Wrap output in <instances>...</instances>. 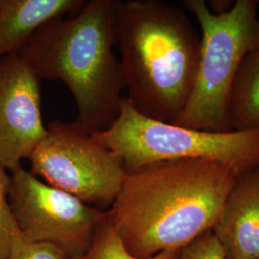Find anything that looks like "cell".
Here are the masks:
<instances>
[{"label": "cell", "mask_w": 259, "mask_h": 259, "mask_svg": "<svg viewBox=\"0 0 259 259\" xmlns=\"http://www.w3.org/2000/svg\"><path fill=\"white\" fill-rule=\"evenodd\" d=\"M8 201L25 240L50 244L68 259H81L87 253L106 216V211L23 168L11 174Z\"/></svg>", "instance_id": "52a82bcc"}, {"label": "cell", "mask_w": 259, "mask_h": 259, "mask_svg": "<svg viewBox=\"0 0 259 259\" xmlns=\"http://www.w3.org/2000/svg\"><path fill=\"white\" fill-rule=\"evenodd\" d=\"M116 45L131 106L173 124L192 92L201 49L185 10L157 0H118Z\"/></svg>", "instance_id": "3957f363"}, {"label": "cell", "mask_w": 259, "mask_h": 259, "mask_svg": "<svg viewBox=\"0 0 259 259\" xmlns=\"http://www.w3.org/2000/svg\"><path fill=\"white\" fill-rule=\"evenodd\" d=\"M237 176L230 167L207 159L149 164L126 174L106 214L137 258L182 250L212 231Z\"/></svg>", "instance_id": "6da1fadb"}, {"label": "cell", "mask_w": 259, "mask_h": 259, "mask_svg": "<svg viewBox=\"0 0 259 259\" xmlns=\"http://www.w3.org/2000/svg\"><path fill=\"white\" fill-rule=\"evenodd\" d=\"M118 0H90L68 17L37 29L19 54L39 80L61 81L72 93L90 133L109 129L120 112L125 82L116 45Z\"/></svg>", "instance_id": "7a4b0ae2"}, {"label": "cell", "mask_w": 259, "mask_h": 259, "mask_svg": "<svg viewBox=\"0 0 259 259\" xmlns=\"http://www.w3.org/2000/svg\"><path fill=\"white\" fill-rule=\"evenodd\" d=\"M39 81L19 54L0 60V165L11 174L47 137Z\"/></svg>", "instance_id": "ba28073f"}, {"label": "cell", "mask_w": 259, "mask_h": 259, "mask_svg": "<svg viewBox=\"0 0 259 259\" xmlns=\"http://www.w3.org/2000/svg\"><path fill=\"white\" fill-rule=\"evenodd\" d=\"M254 259H259V257H257V258H254Z\"/></svg>", "instance_id": "e0dca14e"}, {"label": "cell", "mask_w": 259, "mask_h": 259, "mask_svg": "<svg viewBox=\"0 0 259 259\" xmlns=\"http://www.w3.org/2000/svg\"><path fill=\"white\" fill-rule=\"evenodd\" d=\"M29 160L35 176L102 210L111 208L127 174L122 158L77 120L48 124Z\"/></svg>", "instance_id": "8992f818"}, {"label": "cell", "mask_w": 259, "mask_h": 259, "mask_svg": "<svg viewBox=\"0 0 259 259\" xmlns=\"http://www.w3.org/2000/svg\"><path fill=\"white\" fill-rule=\"evenodd\" d=\"M212 232L226 259L259 257V165L237 176Z\"/></svg>", "instance_id": "9c48e42d"}, {"label": "cell", "mask_w": 259, "mask_h": 259, "mask_svg": "<svg viewBox=\"0 0 259 259\" xmlns=\"http://www.w3.org/2000/svg\"><path fill=\"white\" fill-rule=\"evenodd\" d=\"M11 174L0 165V259H8L13 234L19 231L8 201Z\"/></svg>", "instance_id": "4fadbf2b"}, {"label": "cell", "mask_w": 259, "mask_h": 259, "mask_svg": "<svg viewBox=\"0 0 259 259\" xmlns=\"http://www.w3.org/2000/svg\"><path fill=\"white\" fill-rule=\"evenodd\" d=\"M230 129H259V47L245 57L232 88Z\"/></svg>", "instance_id": "8fae6325"}, {"label": "cell", "mask_w": 259, "mask_h": 259, "mask_svg": "<svg viewBox=\"0 0 259 259\" xmlns=\"http://www.w3.org/2000/svg\"><path fill=\"white\" fill-rule=\"evenodd\" d=\"M0 6H1V0H0Z\"/></svg>", "instance_id": "2e32d148"}, {"label": "cell", "mask_w": 259, "mask_h": 259, "mask_svg": "<svg viewBox=\"0 0 259 259\" xmlns=\"http://www.w3.org/2000/svg\"><path fill=\"white\" fill-rule=\"evenodd\" d=\"M8 259H68L62 250L46 243L25 240L19 231L13 234Z\"/></svg>", "instance_id": "5bb4252c"}, {"label": "cell", "mask_w": 259, "mask_h": 259, "mask_svg": "<svg viewBox=\"0 0 259 259\" xmlns=\"http://www.w3.org/2000/svg\"><path fill=\"white\" fill-rule=\"evenodd\" d=\"M179 259H226V256L212 231H208L183 248Z\"/></svg>", "instance_id": "9a60e30c"}, {"label": "cell", "mask_w": 259, "mask_h": 259, "mask_svg": "<svg viewBox=\"0 0 259 259\" xmlns=\"http://www.w3.org/2000/svg\"><path fill=\"white\" fill-rule=\"evenodd\" d=\"M202 36L194 85L174 125L189 129L232 132L229 109L232 88L245 57L259 47L258 1L237 0L221 15L204 0H185Z\"/></svg>", "instance_id": "277c9868"}, {"label": "cell", "mask_w": 259, "mask_h": 259, "mask_svg": "<svg viewBox=\"0 0 259 259\" xmlns=\"http://www.w3.org/2000/svg\"><path fill=\"white\" fill-rule=\"evenodd\" d=\"M87 0H1L0 60L18 54L46 22L71 16Z\"/></svg>", "instance_id": "30bf717a"}, {"label": "cell", "mask_w": 259, "mask_h": 259, "mask_svg": "<svg viewBox=\"0 0 259 259\" xmlns=\"http://www.w3.org/2000/svg\"><path fill=\"white\" fill-rule=\"evenodd\" d=\"M93 135L122 158L127 173L185 158L216 161L237 175L259 165V129L217 133L179 127L140 114L126 97L111 127Z\"/></svg>", "instance_id": "5b68a950"}, {"label": "cell", "mask_w": 259, "mask_h": 259, "mask_svg": "<svg viewBox=\"0 0 259 259\" xmlns=\"http://www.w3.org/2000/svg\"><path fill=\"white\" fill-rule=\"evenodd\" d=\"M182 250H164L147 259H179ZM81 259H139L125 249L107 214L95 234L91 248Z\"/></svg>", "instance_id": "7c38bea8"}]
</instances>
